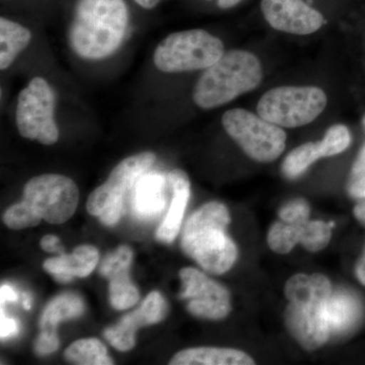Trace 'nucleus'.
<instances>
[{
	"label": "nucleus",
	"mask_w": 365,
	"mask_h": 365,
	"mask_svg": "<svg viewBox=\"0 0 365 365\" xmlns=\"http://www.w3.org/2000/svg\"><path fill=\"white\" fill-rule=\"evenodd\" d=\"M327 102L325 91L317 86H279L263 95L257 111L271 123L295 128L316 120Z\"/></svg>",
	"instance_id": "6e6552de"
},
{
	"label": "nucleus",
	"mask_w": 365,
	"mask_h": 365,
	"mask_svg": "<svg viewBox=\"0 0 365 365\" xmlns=\"http://www.w3.org/2000/svg\"><path fill=\"white\" fill-rule=\"evenodd\" d=\"M168 314V304L162 294L153 292L143 304L126 314L116 325L105 330L106 339L119 351H129L135 345V334L140 327L160 323Z\"/></svg>",
	"instance_id": "ddd939ff"
},
{
	"label": "nucleus",
	"mask_w": 365,
	"mask_h": 365,
	"mask_svg": "<svg viewBox=\"0 0 365 365\" xmlns=\"http://www.w3.org/2000/svg\"><path fill=\"white\" fill-rule=\"evenodd\" d=\"M302 225L282 222L274 223L268 232V245L275 253L285 255L300 242Z\"/></svg>",
	"instance_id": "b1692460"
},
{
	"label": "nucleus",
	"mask_w": 365,
	"mask_h": 365,
	"mask_svg": "<svg viewBox=\"0 0 365 365\" xmlns=\"http://www.w3.org/2000/svg\"><path fill=\"white\" fill-rule=\"evenodd\" d=\"M347 190L353 198L361 199L365 197V144L353 163Z\"/></svg>",
	"instance_id": "bb28decb"
},
{
	"label": "nucleus",
	"mask_w": 365,
	"mask_h": 365,
	"mask_svg": "<svg viewBox=\"0 0 365 365\" xmlns=\"http://www.w3.org/2000/svg\"><path fill=\"white\" fill-rule=\"evenodd\" d=\"M263 71L259 59L242 50L225 53L197 81L194 103L204 110L232 102L260 85Z\"/></svg>",
	"instance_id": "39448f33"
},
{
	"label": "nucleus",
	"mask_w": 365,
	"mask_h": 365,
	"mask_svg": "<svg viewBox=\"0 0 365 365\" xmlns=\"http://www.w3.org/2000/svg\"><path fill=\"white\" fill-rule=\"evenodd\" d=\"M364 128H365V116L364 118Z\"/></svg>",
	"instance_id": "4c0bfd02"
},
{
	"label": "nucleus",
	"mask_w": 365,
	"mask_h": 365,
	"mask_svg": "<svg viewBox=\"0 0 365 365\" xmlns=\"http://www.w3.org/2000/svg\"><path fill=\"white\" fill-rule=\"evenodd\" d=\"M331 225L322 220H314V222H307L302 227V237H300V244L304 249L312 253L321 251L325 249L330 242Z\"/></svg>",
	"instance_id": "393cba45"
},
{
	"label": "nucleus",
	"mask_w": 365,
	"mask_h": 365,
	"mask_svg": "<svg viewBox=\"0 0 365 365\" xmlns=\"http://www.w3.org/2000/svg\"><path fill=\"white\" fill-rule=\"evenodd\" d=\"M230 222L227 206L216 201L204 204L185 222L182 251L206 272L220 275L237 261V247L227 234Z\"/></svg>",
	"instance_id": "7ed1b4c3"
},
{
	"label": "nucleus",
	"mask_w": 365,
	"mask_h": 365,
	"mask_svg": "<svg viewBox=\"0 0 365 365\" xmlns=\"http://www.w3.org/2000/svg\"><path fill=\"white\" fill-rule=\"evenodd\" d=\"M31 40L32 33L29 29L6 18L0 19V69L9 68Z\"/></svg>",
	"instance_id": "aec40b11"
},
{
	"label": "nucleus",
	"mask_w": 365,
	"mask_h": 365,
	"mask_svg": "<svg viewBox=\"0 0 365 365\" xmlns=\"http://www.w3.org/2000/svg\"><path fill=\"white\" fill-rule=\"evenodd\" d=\"M331 332L344 333L361 318L362 307L357 297L346 292H332L326 304Z\"/></svg>",
	"instance_id": "6ab92c4d"
},
{
	"label": "nucleus",
	"mask_w": 365,
	"mask_h": 365,
	"mask_svg": "<svg viewBox=\"0 0 365 365\" xmlns=\"http://www.w3.org/2000/svg\"><path fill=\"white\" fill-rule=\"evenodd\" d=\"M41 248L48 253H63V248L60 245V240L55 235H48L41 241Z\"/></svg>",
	"instance_id": "7c9ffc66"
},
{
	"label": "nucleus",
	"mask_w": 365,
	"mask_h": 365,
	"mask_svg": "<svg viewBox=\"0 0 365 365\" xmlns=\"http://www.w3.org/2000/svg\"><path fill=\"white\" fill-rule=\"evenodd\" d=\"M168 178L158 173H145L136 182L130 197L132 213L141 220L162 215L167 205Z\"/></svg>",
	"instance_id": "2eb2a0df"
},
{
	"label": "nucleus",
	"mask_w": 365,
	"mask_h": 365,
	"mask_svg": "<svg viewBox=\"0 0 365 365\" xmlns=\"http://www.w3.org/2000/svg\"><path fill=\"white\" fill-rule=\"evenodd\" d=\"M180 277L182 284L180 297L188 300L187 309L193 316L222 319L230 313L232 304L227 288L195 268L182 269Z\"/></svg>",
	"instance_id": "9b49d317"
},
{
	"label": "nucleus",
	"mask_w": 365,
	"mask_h": 365,
	"mask_svg": "<svg viewBox=\"0 0 365 365\" xmlns=\"http://www.w3.org/2000/svg\"><path fill=\"white\" fill-rule=\"evenodd\" d=\"M167 178L172 199L167 215L158 227L157 237L158 241L172 242L181 230L182 217L191 195V188L188 175L184 170H172Z\"/></svg>",
	"instance_id": "dca6fc26"
},
{
	"label": "nucleus",
	"mask_w": 365,
	"mask_h": 365,
	"mask_svg": "<svg viewBox=\"0 0 365 365\" xmlns=\"http://www.w3.org/2000/svg\"><path fill=\"white\" fill-rule=\"evenodd\" d=\"M351 135L344 125L336 124L327 130L323 140L319 141L323 158L333 157L347 150Z\"/></svg>",
	"instance_id": "a878e982"
},
{
	"label": "nucleus",
	"mask_w": 365,
	"mask_h": 365,
	"mask_svg": "<svg viewBox=\"0 0 365 365\" xmlns=\"http://www.w3.org/2000/svg\"><path fill=\"white\" fill-rule=\"evenodd\" d=\"M78 198V186L69 178L58 174L34 177L24 188L23 201L7 209L4 222L14 230L37 227L42 220L60 225L74 215Z\"/></svg>",
	"instance_id": "20e7f679"
},
{
	"label": "nucleus",
	"mask_w": 365,
	"mask_h": 365,
	"mask_svg": "<svg viewBox=\"0 0 365 365\" xmlns=\"http://www.w3.org/2000/svg\"><path fill=\"white\" fill-rule=\"evenodd\" d=\"M0 337L1 340L13 338L20 332V324L14 319L6 318L4 313V306L0 311Z\"/></svg>",
	"instance_id": "c756f323"
},
{
	"label": "nucleus",
	"mask_w": 365,
	"mask_h": 365,
	"mask_svg": "<svg viewBox=\"0 0 365 365\" xmlns=\"http://www.w3.org/2000/svg\"><path fill=\"white\" fill-rule=\"evenodd\" d=\"M225 54L222 41L206 31L170 34L158 45L153 62L158 71L177 73L207 69Z\"/></svg>",
	"instance_id": "423d86ee"
},
{
	"label": "nucleus",
	"mask_w": 365,
	"mask_h": 365,
	"mask_svg": "<svg viewBox=\"0 0 365 365\" xmlns=\"http://www.w3.org/2000/svg\"><path fill=\"white\" fill-rule=\"evenodd\" d=\"M59 348L57 334L41 332L35 343L36 352L39 355H47L56 351Z\"/></svg>",
	"instance_id": "c85d7f7f"
},
{
	"label": "nucleus",
	"mask_w": 365,
	"mask_h": 365,
	"mask_svg": "<svg viewBox=\"0 0 365 365\" xmlns=\"http://www.w3.org/2000/svg\"><path fill=\"white\" fill-rule=\"evenodd\" d=\"M0 300H1V304H4L6 302H16L18 294L9 285H2L0 288Z\"/></svg>",
	"instance_id": "2f4dec72"
},
{
	"label": "nucleus",
	"mask_w": 365,
	"mask_h": 365,
	"mask_svg": "<svg viewBox=\"0 0 365 365\" xmlns=\"http://www.w3.org/2000/svg\"><path fill=\"white\" fill-rule=\"evenodd\" d=\"M155 158V153L145 151L122 160L112 170L107 181L91 192L86 203L88 213L97 216L108 227L117 225L136 182L150 169Z\"/></svg>",
	"instance_id": "0eeeda50"
},
{
	"label": "nucleus",
	"mask_w": 365,
	"mask_h": 365,
	"mask_svg": "<svg viewBox=\"0 0 365 365\" xmlns=\"http://www.w3.org/2000/svg\"><path fill=\"white\" fill-rule=\"evenodd\" d=\"M71 364L78 365H112L114 361L108 355L106 346L96 338L81 339L72 343L64 352Z\"/></svg>",
	"instance_id": "4be33fe9"
},
{
	"label": "nucleus",
	"mask_w": 365,
	"mask_h": 365,
	"mask_svg": "<svg viewBox=\"0 0 365 365\" xmlns=\"http://www.w3.org/2000/svg\"><path fill=\"white\" fill-rule=\"evenodd\" d=\"M355 273H356L357 278H359L360 282L365 285V251L361 258L357 262Z\"/></svg>",
	"instance_id": "473e14b6"
},
{
	"label": "nucleus",
	"mask_w": 365,
	"mask_h": 365,
	"mask_svg": "<svg viewBox=\"0 0 365 365\" xmlns=\"http://www.w3.org/2000/svg\"><path fill=\"white\" fill-rule=\"evenodd\" d=\"M228 135L256 162L271 163L284 151L287 134L277 125L245 109L228 110L222 116Z\"/></svg>",
	"instance_id": "1a4fd4ad"
},
{
	"label": "nucleus",
	"mask_w": 365,
	"mask_h": 365,
	"mask_svg": "<svg viewBox=\"0 0 365 365\" xmlns=\"http://www.w3.org/2000/svg\"><path fill=\"white\" fill-rule=\"evenodd\" d=\"M23 306L25 307L26 311L31 309V297L30 295L24 294V302Z\"/></svg>",
	"instance_id": "e433bc0d"
},
{
	"label": "nucleus",
	"mask_w": 365,
	"mask_h": 365,
	"mask_svg": "<svg viewBox=\"0 0 365 365\" xmlns=\"http://www.w3.org/2000/svg\"><path fill=\"white\" fill-rule=\"evenodd\" d=\"M261 9L273 29L292 35H309L324 24L323 14L304 0H262Z\"/></svg>",
	"instance_id": "f8f14e48"
},
{
	"label": "nucleus",
	"mask_w": 365,
	"mask_h": 365,
	"mask_svg": "<svg viewBox=\"0 0 365 365\" xmlns=\"http://www.w3.org/2000/svg\"><path fill=\"white\" fill-rule=\"evenodd\" d=\"M354 215L360 222L365 225V197L359 199V202L355 206Z\"/></svg>",
	"instance_id": "72a5a7b5"
},
{
	"label": "nucleus",
	"mask_w": 365,
	"mask_h": 365,
	"mask_svg": "<svg viewBox=\"0 0 365 365\" xmlns=\"http://www.w3.org/2000/svg\"><path fill=\"white\" fill-rule=\"evenodd\" d=\"M137 4L143 6V9H151L160 4V0H134Z\"/></svg>",
	"instance_id": "c9c22d12"
},
{
	"label": "nucleus",
	"mask_w": 365,
	"mask_h": 365,
	"mask_svg": "<svg viewBox=\"0 0 365 365\" xmlns=\"http://www.w3.org/2000/svg\"><path fill=\"white\" fill-rule=\"evenodd\" d=\"M85 312L83 300L78 294H64L55 297L46 307L40 321L41 332L57 334L61 322L76 319Z\"/></svg>",
	"instance_id": "412c9836"
},
{
	"label": "nucleus",
	"mask_w": 365,
	"mask_h": 365,
	"mask_svg": "<svg viewBox=\"0 0 365 365\" xmlns=\"http://www.w3.org/2000/svg\"><path fill=\"white\" fill-rule=\"evenodd\" d=\"M54 110V91L45 78L36 76L19 95L16 118L21 135L44 145L56 143L59 130Z\"/></svg>",
	"instance_id": "9d476101"
},
{
	"label": "nucleus",
	"mask_w": 365,
	"mask_h": 365,
	"mask_svg": "<svg viewBox=\"0 0 365 365\" xmlns=\"http://www.w3.org/2000/svg\"><path fill=\"white\" fill-rule=\"evenodd\" d=\"M309 213L311 209L307 201L304 199H294L281 207L279 217L282 222L304 227L309 220Z\"/></svg>",
	"instance_id": "cd10ccee"
},
{
	"label": "nucleus",
	"mask_w": 365,
	"mask_h": 365,
	"mask_svg": "<svg viewBox=\"0 0 365 365\" xmlns=\"http://www.w3.org/2000/svg\"><path fill=\"white\" fill-rule=\"evenodd\" d=\"M128 24L124 0H78L67 34L69 46L81 58H107L119 49Z\"/></svg>",
	"instance_id": "f257e3e1"
},
{
	"label": "nucleus",
	"mask_w": 365,
	"mask_h": 365,
	"mask_svg": "<svg viewBox=\"0 0 365 365\" xmlns=\"http://www.w3.org/2000/svg\"><path fill=\"white\" fill-rule=\"evenodd\" d=\"M206 1H213V0H206ZM216 1H217V6H220V9H227L237 6L242 0H216Z\"/></svg>",
	"instance_id": "f704fd0d"
},
{
	"label": "nucleus",
	"mask_w": 365,
	"mask_h": 365,
	"mask_svg": "<svg viewBox=\"0 0 365 365\" xmlns=\"http://www.w3.org/2000/svg\"><path fill=\"white\" fill-rule=\"evenodd\" d=\"M132 258V250L121 246L108 255L101 265L100 273L109 279L110 302L118 311L130 309L139 300L138 289L129 277Z\"/></svg>",
	"instance_id": "4468645a"
},
{
	"label": "nucleus",
	"mask_w": 365,
	"mask_h": 365,
	"mask_svg": "<svg viewBox=\"0 0 365 365\" xmlns=\"http://www.w3.org/2000/svg\"><path fill=\"white\" fill-rule=\"evenodd\" d=\"M321 158L323 155L319 143L302 144L285 158L282 163L283 174L288 179H297Z\"/></svg>",
	"instance_id": "5701e85b"
},
{
	"label": "nucleus",
	"mask_w": 365,
	"mask_h": 365,
	"mask_svg": "<svg viewBox=\"0 0 365 365\" xmlns=\"http://www.w3.org/2000/svg\"><path fill=\"white\" fill-rule=\"evenodd\" d=\"M331 294L330 280L319 273L297 274L285 285L288 300L285 323L292 337L304 349H319L330 337L326 304Z\"/></svg>",
	"instance_id": "f03ea898"
},
{
	"label": "nucleus",
	"mask_w": 365,
	"mask_h": 365,
	"mask_svg": "<svg viewBox=\"0 0 365 365\" xmlns=\"http://www.w3.org/2000/svg\"><path fill=\"white\" fill-rule=\"evenodd\" d=\"M170 365H252L254 359L247 353L230 348L198 347L178 352Z\"/></svg>",
	"instance_id": "a211bd4d"
},
{
	"label": "nucleus",
	"mask_w": 365,
	"mask_h": 365,
	"mask_svg": "<svg viewBox=\"0 0 365 365\" xmlns=\"http://www.w3.org/2000/svg\"><path fill=\"white\" fill-rule=\"evenodd\" d=\"M98 251L93 246H79L73 253H62L56 258L44 262L43 267L62 283L71 282L74 277L85 278L93 272L98 263Z\"/></svg>",
	"instance_id": "f3484780"
}]
</instances>
